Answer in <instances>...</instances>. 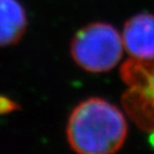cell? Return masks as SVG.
Segmentation results:
<instances>
[{
	"mask_svg": "<svg viewBox=\"0 0 154 154\" xmlns=\"http://www.w3.org/2000/svg\"><path fill=\"white\" fill-rule=\"evenodd\" d=\"M126 136L123 112L101 97L78 104L67 121V141L79 154H112L122 148Z\"/></svg>",
	"mask_w": 154,
	"mask_h": 154,
	"instance_id": "1",
	"label": "cell"
},
{
	"mask_svg": "<svg viewBox=\"0 0 154 154\" xmlns=\"http://www.w3.org/2000/svg\"><path fill=\"white\" fill-rule=\"evenodd\" d=\"M124 51L122 36L112 25L93 23L75 34L71 43V56L87 72L104 73L120 62Z\"/></svg>",
	"mask_w": 154,
	"mask_h": 154,
	"instance_id": "2",
	"label": "cell"
},
{
	"mask_svg": "<svg viewBox=\"0 0 154 154\" xmlns=\"http://www.w3.org/2000/svg\"><path fill=\"white\" fill-rule=\"evenodd\" d=\"M120 74L128 86L122 96L123 108L140 130L150 134L154 144V60L130 58Z\"/></svg>",
	"mask_w": 154,
	"mask_h": 154,
	"instance_id": "3",
	"label": "cell"
},
{
	"mask_svg": "<svg viewBox=\"0 0 154 154\" xmlns=\"http://www.w3.org/2000/svg\"><path fill=\"white\" fill-rule=\"evenodd\" d=\"M124 49L133 59L154 60V15L140 13L125 23L121 34Z\"/></svg>",
	"mask_w": 154,
	"mask_h": 154,
	"instance_id": "4",
	"label": "cell"
},
{
	"mask_svg": "<svg viewBox=\"0 0 154 154\" xmlns=\"http://www.w3.org/2000/svg\"><path fill=\"white\" fill-rule=\"evenodd\" d=\"M27 15L18 0H0V46H10L22 38Z\"/></svg>",
	"mask_w": 154,
	"mask_h": 154,
	"instance_id": "5",
	"label": "cell"
}]
</instances>
